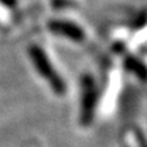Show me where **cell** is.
I'll return each instance as SVG.
<instances>
[{"mask_svg": "<svg viewBox=\"0 0 147 147\" xmlns=\"http://www.w3.org/2000/svg\"><path fill=\"white\" fill-rule=\"evenodd\" d=\"M52 29L55 32L67 34V36L76 38V40H80V37H83V33L79 30L78 26H75L72 23H68V22H55V23H52Z\"/></svg>", "mask_w": 147, "mask_h": 147, "instance_id": "6da1fadb", "label": "cell"}, {"mask_svg": "<svg viewBox=\"0 0 147 147\" xmlns=\"http://www.w3.org/2000/svg\"><path fill=\"white\" fill-rule=\"evenodd\" d=\"M0 3H3V4L8 5V7H12V5L16 3V0H0Z\"/></svg>", "mask_w": 147, "mask_h": 147, "instance_id": "7a4b0ae2", "label": "cell"}]
</instances>
